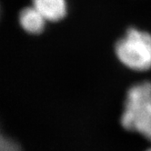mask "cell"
I'll use <instances>...</instances> for the list:
<instances>
[{"label": "cell", "instance_id": "6", "mask_svg": "<svg viewBox=\"0 0 151 151\" xmlns=\"http://www.w3.org/2000/svg\"><path fill=\"white\" fill-rule=\"evenodd\" d=\"M146 151H151V147H149V148H147V149Z\"/></svg>", "mask_w": 151, "mask_h": 151}, {"label": "cell", "instance_id": "1", "mask_svg": "<svg viewBox=\"0 0 151 151\" xmlns=\"http://www.w3.org/2000/svg\"><path fill=\"white\" fill-rule=\"evenodd\" d=\"M119 121L125 130L151 142V81H139L127 88Z\"/></svg>", "mask_w": 151, "mask_h": 151}, {"label": "cell", "instance_id": "5", "mask_svg": "<svg viewBox=\"0 0 151 151\" xmlns=\"http://www.w3.org/2000/svg\"><path fill=\"white\" fill-rule=\"evenodd\" d=\"M0 151H22L19 144L5 135L0 128Z\"/></svg>", "mask_w": 151, "mask_h": 151}, {"label": "cell", "instance_id": "2", "mask_svg": "<svg viewBox=\"0 0 151 151\" xmlns=\"http://www.w3.org/2000/svg\"><path fill=\"white\" fill-rule=\"evenodd\" d=\"M114 55L120 65L137 73L151 70V33L128 27L114 45Z\"/></svg>", "mask_w": 151, "mask_h": 151}, {"label": "cell", "instance_id": "4", "mask_svg": "<svg viewBox=\"0 0 151 151\" xmlns=\"http://www.w3.org/2000/svg\"><path fill=\"white\" fill-rule=\"evenodd\" d=\"M47 21L33 6L24 8L19 14V23L22 28L32 35H39L44 31Z\"/></svg>", "mask_w": 151, "mask_h": 151}, {"label": "cell", "instance_id": "3", "mask_svg": "<svg viewBox=\"0 0 151 151\" xmlns=\"http://www.w3.org/2000/svg\"><path fill=\"white\" fill-rule=\"evenodd\" d=\"M33 6L47 22H58L68 15L67 0H33Z\"/></svg>", "mask_w": 151, "mask_h": 151}]
</instances>
